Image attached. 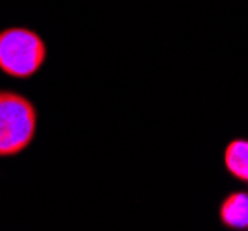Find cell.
Returning a JSON list of instances; mask_svg holds the SVG:
<instances>
[{
	"label": "cell",
	"instance_id": "obj_1",
	"mask_svg": "<svg viewBox=\"0 0 248 231\" xmlns=\"http://www.w3.org/2000/svg\"><path fill=\"white\" fill-rule=\"evenodd\" d=\"M37 133V111L26 96L0 91V158H15Z\"/></svg>",
	"mask_w": 248,
	"mask_h": 231
},
{
	"label": "cell",
	"instance_id": "obj_2",
	"mask_svg": "<svg viewBox=\"0 0 248 231\" xmlns=\"http://www.w3.org/2000/svg\"><path fill=\"white\" fill-rule=\"evenodd\" d=\"M46 59V44L39 33L28 28H6L0 32V72L28 80L41 71Z\"/></svg>",
	"mask_w": 248,
	"mask_h": 231
},
{
	"label": "cell",
	"instance_id": "obj_3",
	"mask_svg": "<svg viewBox=\"0 0 248 231\" xmlns=\"http://www.w3.org/2000/svg\"><path fill=\"white\" fill-rule=\"evenodd\" d=\"M220 220L226 228H248V192H233L220 205Z\"/></svg>",
	"mask_w": 248,
	"mask_h": 231
},
{
	"label": "cell",
	"instance_id": "obj_4",
	"mask_svg": "<svg viewBox=\"0 0 248 231\" xmlns=\"http://www.w3.org/2000/svg\"><path fill=\"white\" fill-rule=\"evenodd\" d=\"M224 165L233 178L248 183V139H233L224 150Z\"/></svg>",
	"mask_w": 248,
	"mask_h": 231
}]
</instances>
